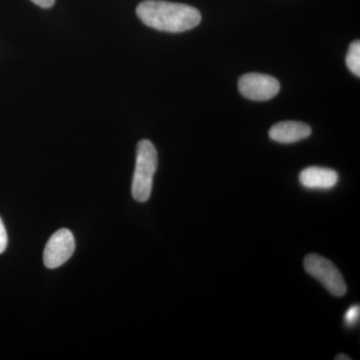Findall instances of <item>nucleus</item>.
<instances>
[{
	"label": "nucleus",
	"mask_w": 360,
	"mask_h": 360,
	"mask_svg": "<svg viewBox=\"0 0 360 360\" xmlns=\"http://www.w3.org/2000/svg\"><path fill=\"white\" fill-rule=\"evenodd\" d=\"M139 20L160 32H184L200 25L201 14L187 4L161 0H146L136 8Z\"/></svg>",
	"instance_id": "nucleus-1"
},
{
	"label": "nucleus",
	"mask_w": 360,
	"mask_h": 360,
	"mask_svg": "<svg viewBox=\"0 0 360 360\" xmlns=\"http://www.w3.org/2000/svg\"><path fill=\"white\" fill-rule=\"evenodd\" d=\"M158 168V151L153 142L142 139L137 144L136 162L134 180H132V196L139 202H146L151 195Z\"/></svg>",
	"instance_id": "nucleus-2"
},
{
	"label": "nucleus",
	"mask_w": 360,
	"mask_h": 360,
	"mask_svg": "<svg viewBox=\"0 0 360 360\" xmlns=\"http://www.w3.org/2000/svg\"><path fill=\"white\" fill-rule=\"evenodd\" d=\"M303 266L305 271L317 279L331 295L340 297L347 293V288L345 279L330 260L311 253L305 257Z\"/></svg>",
	"instance_id": "nucleus-3"
},
{
	"label": "nucleus",
	"mask_w": 360,
	"mask_h": 360,
	"mask_svg": "<svg viewBox=\"0 0 360 360\" xmlns=\"http://www.w3.org/2000/svg\"><path fill=\"white\" fill-rule=\"evenodd\" d=\"M238 89L246 98L255 101H266L274 98L281 89L278 80L262 73H248L240 77Z\"/></svg>",
	"instance_id": "nucleus-4"
},
{
	"label": "nucleus",
	"mask_w": 360,
	"mask_h": 360,
	"mask_svg": "<svg viewBox=\"0 0 360 360\" xmlns=\"http://www.w3.org/2000/svg\"><path fill=\"white\" fill-rule=\"evenodd\" d=\"M75 250V240L72 232L61 229L52 234L45 245L44 262L47 269H58L65 264Z\"/></svg>",
	"instance_id": "nucleus-5"
},
{
	"label": "nucleus",
	"mask_w": 360,
	"mask_h": 360,
	"mask_svg": "<svg viewBox=\"0 0 360 360\" xmlns=\"http://www.w3.org/2000/svg\"><path fill=\"white\" fill-rule=\"evenodd\" d=\"M338 179L335 170L326 167H307L300 174V184L309 189H330L338 184Z\"/></svg>",
	"instance_id": "nucleus-6"
},
{
	"label": "nucleus",
	"mask_w": 360,
	"mask_h": 360,
	"mask_svg": "<svg viewBox=\"0 0 360 360\" xmlns=\"http://www.w3.org/2000/svg\"><path fill=\"white\" fill-rule=\"evenodd\" d=\"M269 134L272 141L279 143H293L310 136L311 129L303 122H283L274 124Z\"/></svg>",
	"instance_id": "nucleus-7"
},
{
	"label": "nucleus",
	"mask_w": 360,
	"mask_h": 360,
	"mask_svg": "<svg viewBox=\"0 0 360 360\" xmlns=\"http://www.w3.org/2000/svg\"><path fill=\"white\" fill-rule=\"evenodd\" d=\"M347 65L348 70L352 71L357 77H360V42L355 40L350 44L347 56Z\"/></svg>",
	"instance_id": "nucleus-8"
},
{
	"label": "nucleus",
	"mask_w": 360,
	"mask_h": 360,
	"mask_svg": "<svg viewBox=\"0 0 360 360\" xmlns=\"http://www.w3.org/2000/svg\"><path fill=\"white\" fill-rule=\"evenodd\" d=\"M360 319V307L359 305H354V307L348 309L345 314V321L348 326H354L359 323Z\"/></svg>",
	"instance_id": "nucleus-9"
},
{
	"label": "nucleus",
	"mask_w": 360,
	"mask_h": 360,
	"mask_svg": "<svg viewBox=\"0 0 360 360\" xmlns=\"http://www.w3.org/2000/svg\"><path fill=\"white\" fill-rule=\"evenodd\" d=\"M7 246V233L2 219H0V253L4 252Z\"/></svg>",
	"instance_id": "nucleus-10"
},
{
	"label": "nucleus",
	"mask_w": 360,
	"mask_h": 360,
	"mask_svg": "<svg viewBox=\"0 0 360 360\" xmlns=\"http://www.w3.org/2000/svg\"><path fill=\"white\" fill-rule=\"evenodd\" d=\"M32 1L37 6L42 7V8H49V7L53 6L56 0H32Z\"/></svg>",
	"instance_id": "nucleus-11"
},
{
	"label": "nucleus",
	"mask_w": 360,
	"mask_h": 360,
	"mask_svg": "<svg viewBox=\"0 0 360 360\" xmlns=\"http://www.w3.org/2000/svg\"><path fill=\"white\" fill-rule=\"evenodd\" d=\"M336 360H350L349 356H347V354H338V356L335 357Z\"/></svg>",
	"instance_id": "nucleus-12"
}]
</instances>
